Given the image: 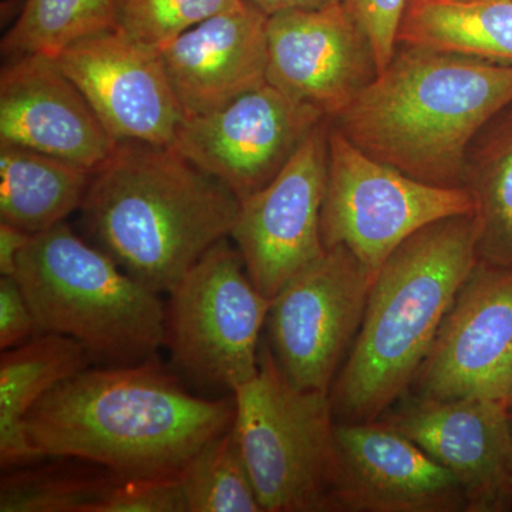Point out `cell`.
<instances>
[{
    "label": "cell",
    "mask_w": 512,
    "mask_h": 512,
    "mask_svg": "<svg viewBox=\"0 0 512 512\" xmlns=\"http://www.w3.org/2000/svg\"><path fill=\"white\" fill-rule=\"evenodd\" d=\"M234 419L232 394L217 400L194 396L151 359L87 367L43 396L25 426L43 458H77L120 480H177Z\"/></svg>",
    "instance_id": "cell-1"
},
{
    "label": "cell",
    "mask_w": 512,
    "mask_h": 512,
    "mask_svg": "<svg viewBox=\"0 0 512 512\" xmlns=\"http://www.w3.org/2000/svg\"><path fill=\"white\" fill-rule=\"evenodd\" d=\"M511 101L512 63L397 45L375 82L330 121L380 163L464 188L468 146Z\"/></svg>",
    "instance_id": "cell-2"
},
{
    "label": "cell",
    "mask_w": 512,
    "mask_h": 512,
    "mask_svg": "<svg viewBox=\"0 0 512 512\" xmlns=\"http://www.w3.org/2000/svg\"><path fill=\"white\" fill-rule=\"evenodd\" d=\"M241 201L173 147L121 141L82 205L97 247L131 278L173 291L237 222Z\"/></svg>",
    "instance_id": "cell-3"
},
{
    "label": "cell",
    "mask_w": 512,
    "mask_h": 512,
    "mask_svg": "<svg viewBox=\"0 0 512 512\" xmlns=\"http://www.w3.org/2000/svg\"><path fill=\"white\" fill-rule=\"evenodd\" d=\"M474 214L421 228L387 258L329 397L336 421H375L412 389L441 323L478 264Z\"/></svg>",
    "instance_id": "cell-4"
},
{
    "label": "cell",
    "mask_w": 512,
    "mask_h": 512,
    "mask_svg": "<svg viewBox=\"0 0 512 512\" xmlns=\"http://www.w3.org/2000/svg\"><path fill=\"white\" fill-rule=\"evenodd\" d=\"M13 276L39 333L76 340L92 363L140 365L165 346L167 308L160 293L131 278L66 221L33 235Z\"/></svg>",
    "instance_id": "cell-5"
},
{
    "label": "cell",
    "mask_w": 512,
    "mask_h": 512,
    "mask_svg": "<svg viewBox=\"0 0 512 512\" xmlns=\"http://www.w3.org/2000/svg\"><path fill=\"white\" fill-rule=\"evenodd\" d=\"M234 429L264 512H329L335 426L329 393L295 386L266 339L254 379L232 393Z\"/></svg>",
    "instance_id": "cell-6"
},
{
    "label": "cell",
    "mask_w": 512,
    "mask_h": 512,
    "mask_svg": "<svg viewBox=\"0 0 512 512\" xmlns=\"http://www.w3.org/2000/svg\"><path fill=\"white\" fill-rule=\"evenodd\" d=\"M269 308L237 247L221 239L170 292L165 346L175 369L197 386L234 393L258 373Z\"/></svg>",
    "instance_id": "cell-7"
},
{
    "label": "cell",
    "mask_w": 512,
    "mask_h": 512,
    "mask_svg": "<svg viewBox=\"0 0 512 512\" xmlns=\"http://www.w3.org/2000/svg\"><path fill=\"white\" fill-rule=\"evenodd\" d=\"M474 212L476 202L467 188L421 183L380 163L330 121L328 183L320 215L325 249L348 248L376 275L421 228Z\"/></svg>",
    "instance_id": "cell-8"
},
{
    "label": "cell",
    "mask_w": 512,
    "mask_h": 512,
    "mask_svg": "<svg viewBox=\"0 0 512 512\" xmlns=\"http://www.w3.org/2000/svg\"><path fill=\"white\" fill-rule=\"evenodd\" d=\"M375 276L348 248H330L272 299L266 342L299 389L330 392Z\"/></svg>",
    "instance_id": "cell-9"
},
{
    "label": "cell",
    "mask_w": 512,
    "mask_h": 512,
    "mask_svg": "<svg viewBox=\"0 0 512 512\" xmlns=\"http://www.w3.org/2000/svg\"><path fill=\"white\" fill-rule=\"evenodd\" d=\"M326 119L266 82L214 113L184 119L171 147L244 201L271 183Z\"/></svg>",
    "instance_id": "cell-10"
},
{
    "label": "cell",
    "mask_w": 512,
    "mask_h": 512,
    "mask_svg": "<svg viewBox=\"0 0 512 512\" xmlns=\"http://www.w3.org/2000/svg\"><path fill=\"white\" fill-rule=\"evenodd\" d=\"M329 128L330 119L323 120L271 183L241 201L229 234L252 282L271 301L325 254L320 215L328 183Z\"/></svg>",
    "instance_id": "cell-11"
},
{
    "label": "cell",
    "mask_w": 512,
    "mask_h": 512,
    "mask_svg": "<svg viewBox=\"0 0 512 512\" xmlns=\"http://www.w3.org/2000/svg\"><path fill=\"white\" fill-rule=\"evenodd\" d=\"M512 392V266L476 268L441 323L410 396L429 400L487 399Z\"/></svg>",
    "instance_id": "cell-12"
},
{
    "label": "cell",
    "mask_w": 512,
    "mask_h": 512,
    "mask_svg": "<svg viewBox=\"0 0 512 512\" xmlns=\"http://www.w3.org/2000/svg\"><path fill=\"white\" fill-rule=\"evenodd\" d=\"M329 500L338 512H466L453 473L382 420L336 421Z\"/></svg>",
    "instance_id": "cell-13"
},
{
    "label": "cell",
    "mask_w": 512,
    "mask_h": 512,
    "mask_svg": "<svg viewBox=\"0 0 512 512\" xmlns=\"http://www.w3.org/2000/svg\"><path fill=\"white\" fill-rule=\"evenodd\" d=\"M266 82L338 116L379 74L375 47L346 3L268 16Z\"/></svg>",
    "instance_id": "cell-14"
},
{
    "label": "cell",
    "mask_w": 512,
    "mask_h": 512,
    "mask_svg": "<svg viewBox=\"0 0 512 512\" xmlns=\"http://www.w3.org/2000/svg\"><path fill=\"white\" fill-rule=\"evenodd\" d=\"M117 141L173 146L184 113L160 53L114 28L56 57Z\"/></svg>",
    "instance_id": "cell-15"
},
{
    "label": "cell",
    "mask_w": 512,
    "mask_h": 512,
    "mask_svg": "<svg viewBox=\"0 0 512 512\" xmlns=\"http://www.w3.org/2000/svg\"><path fill=\"white\" fill-rule=\"evenodd\" d=\"M380 419L457 478L466 512L512 510V434L505 402L409 396Z\"/></svg>",
    "instance_id": "cell-16"
},
{
    "label": "cell",
    "mask_w": 512,
    "mask_h": 512,
    "mask_svg": "<svg viewBox=\"0 0 512 512\" xmlns=\"http://www.w3.org/2000/svg\"><path fill=\"white\" fill-rule=\"evenodd\" d=\"M0 144H13L96 171L116 151L84 94L53 57H10L0 73Z\"/></svg>",
    "instance_id": "cell-17"
},
{
    "label": "cell",
    "mask_w": 512,
    "mask_h": 512,
    "mask_svg": "<svg viewBox=\"0 0 512 512\" xmlns=\"http://www.w3.org/2000/svg\"><path fill=\"white\" fill-rule=\"evenodd\" d=\"M268 16L241 3L161 47V62L187 117L205 116L266 83Z\"/></svg>",
    "instance_id": "cell-18"
},
{
    "label": "cell",
    "mask_w": 512,
    "mask_h": 512,
    "mask_svg": "<svg viewBox=\"0 0 512 512\" xmlns=\"http://www.w3.org/2000/svg\"><path fill=\"white\" fill-rule=\"evenodd\" d=\"M92 360L76 340L39 333L0 357V463L3 468L37 463L25 421L35 404L57 384L89 367Z\"/></svg>",
    "instance_id": "cell-19"
},
{
    "label": "cell",
    "mask_w": 512,
    "mask_h": 512,
    "mask_svg": "<svg viewBox=\"0 0 512 512\" xmlns=\"http://www.w3.org/2000/svg\"><path fill=\"white\" fill-rule=\"evenodd\" d=\"M93 174L62 158L0 144V221L30 235L55 227L82 208Z\"/></svg>",
    "instance_id": "cell-20"
},
{
    "label": "cell",
    "mask_w": 512,
    "mask_h": 512,
    "mask_svg": "<svg viewBox=\"0 0 512 512\" xmlns=\"http://www.w3.org/2000/svg\"><path fill=\"white\" fill-rule=\"evenodd\" d=\"M397 45L512 63V0H409Z\"/></svg>",
    "instance_id": "cell-21"
},
{
    "label": "cell",
    "mask_w": 512,
    "mask_h": 512,
    "mask_svg": "<svg viewBox=\"0 0 512 512\" xmlns=\"http://www.w3.org/2000/svg\"><path fill=\"white\" fill-rule=\"evenodd\" d=\"M464 188L476 202L478 259L512 266V101L481 127L468 146Z\"/></svg>",
    "instance_id": "cell-22"
},
{
    "label": "cell",
    "mask_w": 512,
    "mask_h": 512,
    "mask_svg": "<svg viewBox=\"0 0 512 512\" xmlns=\"http://www.w3.org/2000/svg\"><path fill=\"white\" fill-rule=\"evenodd\" d=\"M18 467L0 481L2 512H96L120 478L77 458Z\"/></svg>",
    "instance_id": "cell-23"
},
{
    "label": "cell",
    "mask_w": 512,
    "mask_h": 512,
    "mask_svg": "<svg viewBox=\"0 0 512 512\" xmlns=\"http://www.w3.org/2000/svg\"><path fill=\"white\" fill-rule=\"evenodd\" d=\"M114 28V0H25L0 47L9 59L25 55L56 59L74 43Z\"/></svg>",
    "instance_id": "cell-24"
},
{
    "label": "cell",
    "mask_w": 512,
    "mask_h": 512,
    "mask_svg": "<svg viewBox=\"0 0 512 512\" xmlns=\"http://www.w3.org/2000/svg\"><path fill=\"white\" fill-rule=\"evenodd\" d=\"M178 483L188 512H264L234 424L195 454Z\"/></svg>",
    "instance_id": "cell-25"
},
{
    "label": "cell",
    "mask_w": 512,
    "mask_h": 512,
    "mask_svg": "<svg viewBox=\"0 0 512 512\" xmlns=\"http://www.w3.org/2000/svg\"><path fill=\"white\" fill-rule=\"evenodd\" d=\"M245 0H114L116 28L131 39L160 50L204 20Z\"/></svg>",
    "instance_id": "cell-26"
},
{
    "label": "cell",
    "mask_w": 512,
    "mask_h": 512,
    "mask_svg": "<svg viewBox=\"0 0 512 512\" xmlns=\"http://www.w3.org/2000/svg\"><path fill=\"white\" fill-rule=\"evenodd\" d=\"M96 512H187L177 480H120Z\"/></svg>",
    "instance_id": "cell-27"
},
{
    "label": "cell",
    "mask_w": 512,
    "mask_h": 512,
    "mask_svg": "<svg viewBox=\"0 0 512 512\" xmlns=\"http://www.w3.org/2000/svg\"><path fill=\"white\" fill-rule=\"evenodd\" d=\"M409 0H346L375 47L379 73L386 69L397 47V33Z\"/></svg>",
    "instance_id": "cell-28"
},
{
    "label": "cell",
    "mask_w": 512,
    "mask_h": 512,
    "mask_svg": "<svg viewBox=\"0 0 512 512\" xmlns=\"http://www.w3.org/2000/svg\"><path fill=\"white\" fill-rule=\"evenodd\" d=\"M39 335L25 293L15 276L0 278V349L16 348Z\"/></svg>",
    "instance_id": "cell-29"
},
{
    "label": "cell",
    "mask_w": 512,
    "mask_h": 512,
    "mask_svg": "<svg viewBox=\"0 0 512 512\" xmlns=\"http://www.w3.org/2000/svg\"><path fill=\"white\" fill-rule=\"evenodd\" d=\"M33 235L15 225L0 221V274L13 276L18 259Z\"/></svg>",
    "instance_id": "cell-30"
},
{
    "label": "cell",
    "mask_w": 512,
    "mask_h": 512,
    "mask_svg": "<svg viewBox=\"0 0 512 512\" xmlns=\"http://www.w3.org/2000/svg\"><path fill=\"white\" fill-rule=\"evenodd\" d=\"M245 2L255 6L266 16H272L275 13L286 12V10L326 8V6L345 3L346 0H245Z\"/></svg>",
    "instance_id": "cell-31"
},
{
    "label": "cell",
    "mask_w": 512,
    "mask_h": 512,
    "mask_svg": "<svg viewBox=\"0 0 512 512\" xmlns=\"http://www.w3.org/2000/svg\"><path fill=\"white\" fill-rule=\"evenodd\" d=\"M508 420H510V429L512 434V407H508Z\"/></svg>",
    "instance_id": "cell-32"
},
{
    "label": "cell",
    "mask_w": 512,
    "mask_h": 512,
    "mask_svg": "<svg viewBox=\"0 0 512 512\" xmlns=\"http://www.w3.org/2000/svg\"><path fill=\"white\" fill-rule=\"evenodd\" d=\"M507 406L512 407V392L510 393V396H508L507 399Z\"/></svg>",
    "instance_id": "cell-33"
}]
</instances>
